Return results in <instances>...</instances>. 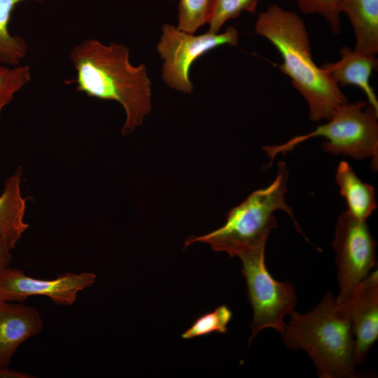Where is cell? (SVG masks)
Wrapping results in <instances>:
<instances>
[{
	"label": "cell",
	"mask_w": 378,
	"mask_h": 378,
	"mask_svg": "<svg viewBox=\"0 0 378 378\" xmlns=\"http://www.w3.org/2000/svg\"><path fill=\"white\" fill-rule=\"evenodd\" d=\"M340 55L337 62H328L320 67L339 87L353 85L360 88L367 96L369 105L378 112V100L370 85L372 71L377 69V59L349 46L342 47Z\"/></svg>",
	"instance_id": "cell-12"
},
{
	"label": "cell",
	"mask_w": 378,
	"mask_h": 378,
	"mask_svg": "<svg viewBox=\"0 0 378 378\" xmlns=\"http://www.w3.org/2000/svg\"><path fill=\"white\" fill-rule=\"evenodd\" d=\"M157 50L164 60L162 78L170 88L184 93H191L193 85L190 79L192 63L206 52L222 45L236 46L239 33L234 27H228L223 33L208 31L193 35L164 24Z\"/></svg>",
	"instance_id": "cell-7"
},
{
	"label": "cell",
	"mask_w": 378,
	"mask_h": 378,
	"mask_svg": "<svg viewBox=\"0 0 378 378\" xmlns=\"http://www.w3.org/2000/svg\"><path fill=\"white\" fill-rule=\"evenodd\" d=\"M342 13L348 17L353 27L354 50L375 56L378 53V0H342Z\"/></svg>",
	"instance_id": "cell-14"
},
{
	"label": "cell",
	"mask_w": 378,
	"mask_h": 378,
	"mask_svg": "<svg viewBox=\"0 0 378 378\" xmlns=\"http://www.w3.org/2000/svg\"><path fill=\"white\" fill-rule=\"evenodd\" d=\"M45 0H0V66L20 65L28 52V45L22 37L10 33L8 27L15 7L25 1Z\"/></svg>",
	"instance_id": "cell-16"
},
{
	"label": "cell",
	"mask_w": 378,
	"mask_h": 378,
	"mask_svg": "<svg viewBox=\"0 0 378 378\" xmlns=\"http://www.w3.org/2000/svg\"><path fill=\"white\" fill-rule=\"evenodd\" d=\"M332 247L336 254L340 288L335 298L338 303H344L357 285L377 266L376 242L366 220L345 211L337 218Z\"/></svg>",
	"instance_id": "cell-8"
},
{
	"label": "cell",
	"mask_w": 378,
	"mask_h": 378,
	"mask_svg": "<svg viewBox=\"0 0 378 378\" xmlns=\"http://www.w3.org/2000/svg\"><path fill=\"white\" fill-rule=\"evenodd\" d=\"M366 101L346 103L340 106L326 124L313 132L297 136L283 144L265 146L263 149L272 162L279 153L284 155L300 143L315 136L326 140L324 151L335 155L343 154L356 160L372 158V167L377 169L378 112Z\"/></svg>",
	"instance_id": "cell-5"
},
{
	"label": "cell",
	"mask_w": 378,
	"mask_h": 378,
	"mask_svg": "<svg viewBox=\"0 0 378 378\" xmlns=\"http://www.w3.org/2000/svg\"><path fill=\"white\" fill-rule=\"evenodd\" d=\"M32 376L22 371L0 369V378H31Z\"/></svg>",
	"instance_id": "cell-23"
},
{
	"label": "cell",
	"mask_w": 378,
	"mask_h": 378,
	"mask_svg": "<svg viewBox=\"0 0 378 378\" xmlns=\"http://www.w3.org/2000/svg\"><path fill=\"white\" fill-rule=\"evenodd\" d=\"M335 181L346 200V211L354 217L366 220L377 208L374 188L363 182L346 161L340 162Z\"/></svg>",
	"instance_id": "cell-15"
},
{
	"label": "cell",
	"mask_w": 378,
	"mask_h": 378,
	"mask_svg": "<svg viewBox=\"0 0 378 378\" xmlns=\"http://www.w3.org/2000/svg\"><path fill=\"white\" fill-rule=\"evenodd\" d=\"M43 328L41 314L22 302H0V369L8 368L19 346Z\"/></svg>",
	"instance_id": "cell-11"
},
{
	"label": "cell",
	"mask_w": 378,
	"mask_h": 378,
	"mask_svg": "<svg viewBox=\"0 0 378 378\" xmlns=\"http://www.w3.org/2000/svg\"><path fill=\"white\" fill-rule=\"evenodd\" d=\"M11 248L4 241H0V272L8 267L12 260Z\"/></svg>",
	"instance_id": "cell-22"
},
{
	"label": "cell",
	"mask_w": 378,
	"mask_h": 378,
	"mask_svg": "<svg viewBox=\"0 0 378 378\" xmlns=\"http://www.w3.org/2000/svg\"><path fill=\"white\" fill-rule=\"evenodd\" d=\"M70 59L76 77L68 83L74 84L77 92L122 105L126 116L122 135L142 123L151 109V82L144 64L130 63L127 46L86 39L73 48Z\"/></svg>",
	"instance_id": "cell-1"
},
{
	"label": "cell",
	"mask_w": 378,
	"mask_h": 378,
	"mask_svg": "<svg viewBox=\"0 0 378 378\" xmlns=\"http://www.w3.org/2000/svg\"><path fill=\"white\" fill-rule=\"evenodd\" d=\"M232 317V312L225 304L216 307L212 312L197 317L182 335L183 339H192L209 335L214 332L225 333L227 325Z\"/></svg>",
	"instance_id": "cell-18"
},
{
	"label": "cell",
	"mask_w": 378,
	"mask_h": 378,
	"mask_svg": "<svg viewBox=\"0 0 378 378\" xmlns=\"http://www.w3.org/2000/svg\"><path fill=\"white\" fill-rule=\"evenodd\" d=\"M343 304L354 337L355 366L365 363L378 337V272H370Z\"/></svg>",
	"instance_id": "cell-10"
},
{
	"label": "cell",
	"mask_w": 378,
	"mask_h": 378,
	"mask_svg": "<svg viewBox=\"0 0 378 378\" xmlns=\"http://www.w3.org/2000/svg\"><path fill=\"white\" fill-rule=\"evenodd\" d=\"M22 169L15 172L5 182L0 195V241L12 250L27 230L24 221L26 200L21 190Z\"/></svg>",
	"instance_id": "cell-13"
},
{
	"label": "cell",
	"mask_w": 378,
	"mask_h": 378,
	"mask_svg": "<svg viewBox=\"0 0 378 378\" xmlns=\"http://www.w3.org/2000/svg\"><path fill=\"white\" fill-rule=\"evenodd\" d=\"M300 10L304 14L317 13L328 23L332 31H341V4L342 0H295Z\"/></svg>",
	"instance_id": "cell-21"
},
{
	"label": "cell",
	"mask_w": 378,
	"mask_h": 378,
	"mask_svg": "<svg viewBox=\"0 0 378 378\" xmlns=\"http://www.w3.org/2000/svg\"><path fill=\"white\" fill-rule=\"evenodd\" d=\"M254 27L279 51V69L306 100L311 120H328L347 103L338 85L314 62L307 28L298 14L273 4L260 13Z\"/></svg>",
	"instance_id": "cell-2"
},
{
	"label": "cell",
	"mask_w": 378,
	"mask_h": 378,
	"mask_svg": "<svg viewBox=\"0 0 378 378\" xmlns=\"http://www.w3.org/2000/svg\"><path fill=\"white\" fill-rule=\"evenodd\" d=\"M215 0H179L177 28L194 34L198 28L209 23Z\"/></svg>",
	"instance_id": "cell-17"
},
{
	"label": "cell",
	"mask_w": 378,
	"mask_h": 378,
	"mask_svg": "<svg viewBox=\"0 0 378 378\" xmlns=\"http://www.w3.org/2000/svg\"><path fill=\"white\" fill-rule=\"evenodd\" d=\"M96 274L84 272L64 273L53 279L27 276L18 268L6 267L0 272V302H22L31 296H46L55 304H73L77 295L95 282Z\"/></svg>",
	"instance_id": "cell-9"
},
{
	"label": "cell",
	"mask_w": 378,
	"mask_h": 378,
	"mask_svg": "<svg viewBox=\"0 0 378 378\" xmlns=\"http://www.w3.org/2000/svg\"><path fill=\"white\" fill-rule=\"evenodd\" d=\"M281 333L285 345L303 350L312 360L320 378L355 377L354 337L343 304L328 292L311 311H293Z\"/></svg>",
	"instance_id": "cell-3"
},
{
	"label": "cell",
	"mask_w": 378,
	"mask_h": 378,
	"mask_svg": "<svg viewBox=\"0 0 378 378\" xmlns=\"http://www.w3.org/2000/svg\"><path fill=\"white\" fill-rule=\"evenodd\" d=\"M288 176L286 163L279 162L276 176L270 186L253 192L239 205L230 210L222 227L204 235L189 237L185 247L194 242H204L213 250L225 251L231 257L265 248L271 230L276 227L274 216L276 210L286 212L297 230L303 234L292 209L286 202Z\"/></svg>",
	"instance_id": "cell-4"
},
{
	"label": "cell",
	"mask_w": 378,
	"mask_h": 378,
	"mask_svg": "<svg viewBox=\"0 0 378 378\" xmlns=\"http://www.w3.org/2000/svg\"><path fill=\"white\" fill-rule=\"evenodd\" d=\"M31 79L29 65L0 66V118L4 108Z\"/></svg>",
	"instance_id": "cell-19"
},
{
	"label": "cell",
	"mask_w": 378,
	"mask_h": 378,
	"mask_svg": "<svg viewBox=\"0 0 378 378\" xmlns=\"http://www.w3.org/2000/svg\"><path fill=\"white\" fill-rule=\"evenodd\" d=\"M258 0H215L209 31L218 33L228 20L236 18L243 11L255 13Z\"/></svg>",
	"instance_id": "cell-20"
},
{
	"label": "cell",
	"mask_w": 378,
	"mask_h": 378,
	"mask_svg": "<svg viewBox=\"0 0 378 378\" xmlns=\"http://www.w3.org/2000/svg\"><path fill=\"white\" fill-rule=\"evenodd\" d=\"M238 257L241 260V274L253 311L248 343L265 328H273L281 334L286 316L294 311L296 304L294 286L290 282L276 281L271 275L265 265V248L244 253Z\"/></svg>",
	"instance_id": "cell-6"
}]
</instances>
